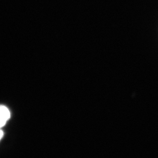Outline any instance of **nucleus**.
<instances>
[{
    "label": "nucleus",
    "instance_id": "1",
    "mask_svg": "<svg viewBox=\"0 0 158 158\" xmlns=\"http://www.w3.org/2000/svg\"><path fill=\"white\" fill-rule=\"evenodd\" d=\"M10 118V113L6 106L0 105V129L6 125Z\"/></svg>",
    "mask_w": 158,
    "mask_h": 158
},
{
    "label": "nucleus",
    "instance_id": "2",
    "mask_svg": "<svg viewBox=\"0 0 158 158\" xmlns=\"http://www.w3.org/2000/svg\"><path fill=\"white\" fill-rule=\"evenodd\" d=\"M3 135L4 134H3V131H2L1 129H0V141L3 138Z\"/></svg>",
    "mask_w": 158,
    "mask_h": 158
}]
</instances>
